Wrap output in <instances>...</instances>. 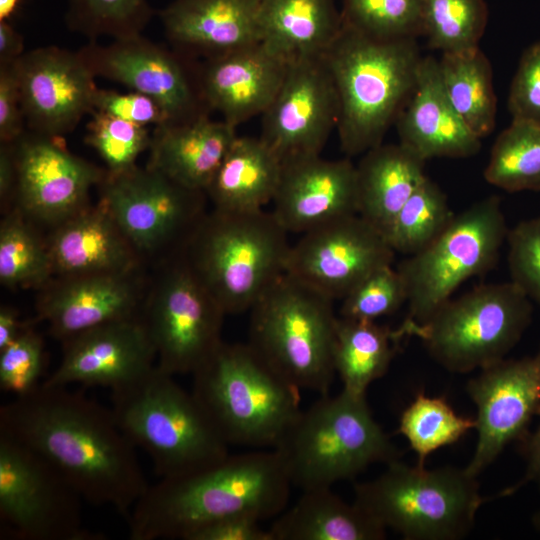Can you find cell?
Returning a JSON list of instances; mask_svg holds the SVG:
<instances>
[{
  "mask_svg": "<svg viewBox=\"0 0 540 540\" xmlns=\"http://www.w3.org/2000/svg\"><path fill=\"white\" fill-rule=\"evenodd\" d=\"M0 434L48 461L83 500L126 519L148 487L112 410L67 387L41 383L1 406Z\"/></svg>",
  "mask_w": 540,
  "mask_h": 540,
  "instance_id": "obj_1",
  "label": "cell"
},
{
  "mask_svg": "<svg viewBox=\"0 0 540 540\" xmlns=\"http://www.w3.org/2000/svg\"><path fill=\"white\" fill-rule=\"evenodd\" d=\"M292 486L275 450L228 454L147 487L127 518L132 540L179 539L234 514L261 521L286 509Z\"/></svg>",
  "mask_w": 540,
  "mask_h": 540,
  "instance_id": "obj_2",
  "label": "cell"
},
{
  "mask_svg": "<svg viewBox=\"0 0 540 540\" xmlns=\"http://www.w3.org/2000/svg\"><path fill=\"white\" fill-rule=\"evenodd\" d=\"M323 57L338 93L341 150L362 155L383 143L412 94L423 58L417 38L379 40L343 24Z\"/></svg>",
  "mask_w": 540,
  "mask_h": 540,
  "instance_id": "obj_3",
  "label": "cell"
},
{
  "mask_svg": "<svg viewBox=\"0 0 540 540\" xmlns=\"http://www.w3.org/2000/svg\"><path fill=\"white\" fill-rule=\"evenodd\" d=\"M272 212L213 209L197 224L181 255L225 314L250 311L285 273L291 244Z\"/></svg>",
  "mask_w": 540,
  "mask_h": 540,
  "instance_id": "obj_4",
  "label": "cell"
},
{
  "mask_svg": "<svg viewBox=\"0 0 540 540\" xmlns=\"http://www.w3.org/2000/svg\"><path fill=\"white\" fill-rule=\"evenodd\" d=\"M192 375V393L228 445L273 449L302 410L301 390L248 343L222 341Z\"/></svg>",
  "mask_w": 540,
  "mask_h": 540,
  "instance_id": "obj_5",
  "label": "cell"
},
{
  "mask_svg": "<svg viewBox=\"0 0 540 540\" xmlns=\"http://www.w3.org/2000/svg\"><path fill=\"white\" fill-rule=\"evenodd\" d=\"M111 399L117 424L149 455L160 479L192 473L229 454V445L192 391L157 365L112 390Z\"/></svg>",
  "mask_w": 540,
  "mask_h": 540,
  "instance_id": "obj_6",
  "label": "cell"
},
{
  "mask_svg": "<svg viewBox=\"0 0 540 540\" xmlns=\"http://www.w3.org/2000/svg\"><path fill=\"white\" fill-rule=\"evenodd\" d=\"M292 484L301 491L352 480L376 463L398 460L399 452L375 421L366 395L341 390L320 395L301 410L273 448Z\"/></svg>",
  "mask_w": 540,
  "mask_h": 540,
  "instance_id": "obj_7",
  "label": "cell"
},
{
  "mask_svg": "<svg viewBox=\"0 0 540 540\" xmlns=\"http://www.w3.org/2000/svg\"><path fill=\"white\" fill-rule=\"evenodd\" d=\"M333 300L284 273L250 309L249 342L280 376L327 394L336 375Z\"/></svg>",
  "mask_w": 540,
  "mask_h": 540,
  "instance_id": "obj_8",
  "label": "cell"
},
{
  "mask_svg": "<svg viewBox=\"0 0 540 540\" xmlns=\"http://www.w3.org/2000/svg\"><path fill=\"white\" fill-rule=\"evenodd\" d=\"M354 502L386 529L408 540H455L472 529L480 506L476 476L465 468L427 470L398 460L355 485Z\"/></svg>",
  "mask_w": 540,
  "mask_h": 540,
  "instance_id": "obj_9",
  "label": "cell"
},
{
  "mask_svg": "<svg viewBox=\"0 0 540 540\" xmlns=\"http://www.w3.org/2000/svg\"><path fill=\"white\" fill-rule=\"evenodd\" d=\"M508 231L501 200L492 195L455 214L434 241L402 260L396 269L409 311L399 333L425 323L462 283L491 271Z\"/></svg>",
  "mask_w": 540,
  "mask_h": 540,
  "instance_id": "obj_10",
  "label": "cell"
},
{
  "mask_svg": "<svg viewBox=\"0 0 540 540\" xmlns=\"http://www.w3.org/2000/svg\"><path fill=\"white\" fill-rule=\"evenodd\" d=\"M531 300L511 281L482 284L445 302L425 323L404 331L419 338L450 372L468 373L502 359L532 319Z\"/></svg>",
  "mask_w": 540,
  "mask_h": 540,
  "instance_id": "obj_11",
  "label": "cell"
},
{
  "mask_svg": "<svg viewBox=\"0 0 540 540\" xmlns=\"http://www.w3.org/2000/svg\"><path fill=\"white\" fill-rule=\"evenodd\" d=\"M225 315L181 254L161 267L139 313L156 365L173 376L192 374L218 347Z\"/></svg>",
  "mask_w": 540,
  "mask_h": 540,
  "instance_id": "obj_12",
  "label": "cell"
},
{
  "mask_svg": "<svg viewBox=\"0 0 540 540\" xmlns=\"http://www.w3.org/2000/svg\"><path fill=\"white\" fill-rule=\"evenodd\" d=\"M83 498L48 461L0 434V522L18 540H100L85 529Z\"/></svg>",
  "mask_w": 540,
  "mask_h": 540,
  "instance_id": "obj_13",
  "label": "cell"
},
{
  "mask_svg": "<svg viewBox=\"0 0 540 540\" xmlns=\"http://www.w3.org/2000/svg\"><path fill=\"white\" fill-rule=\"evenodd\" d=\"M97 187L99 203L140 257L171 246L182 249L207 213L205 192L189 189L147 165L118 173L106 170Z\"/></svg>",
  "mask_w": 540,
  "mask_h": 540,
  "instance_id": "obj_14",
  "label": "cell"
},
{
  "mask_svg": "<svg viewBox=\"0 0 540 540\" xmlns=\"http://www.w3.org/2000/svg\"><path fill=\"white\" fill-rule=\"evenodd\" d=\"M95 77L118 82L152 98L164 110L168 123H182L209 114L200 89L199 66L186 55L170 50L142 34L90 41L78 50Z\"/></svg>",
  "mask_w": 540,
  "mask_h": 540,
  "instance_id": "obj_15",
  "label": "cell"
},
{
  "mask_svg": "<svg viewBox=\"0 0 540 540\" xmlns=\"http://www.w3.org/2000/svg\"><path fill=\"white\" fill-rule=\"evenodd\" d=\"M338 118V93L324 57L295 59L262 114L260 138L282 163L320 155Z\"/></svg>",
  "mask_w": 540,
  "mask_h": 540,
  "instance_id": "obj_16",
  "label": "cell"
},
{
  "mask_svg": "<svg viewBox=\"0 0 540 540\" xmlns=\"http://www.w3.org/2000/svg\"><path fill=\"white\" fill-rule=\"evenodd\" d=\"M395 253L379 230L354 214L303 233L290 247L285 273L334 301L392 265Z\"/></svg>",
  "mask_w": 540,
  "mask_h": 540,
  "instance_id": "obj_17",
  "label": "cell"
},
{
  "mask_svg": "<svg viewBox=\"0 0 540 540\" xmlns=\"http://www.w3.org/2000/svg\"><path fill=\"white\" fill-rule=\"evenodd\" d=\"M17 169L15 207L29 219L58 225L89 203L106 169L72 154L63 138L26 130L14 142Z\"/></svg>",
  "mask_w": 540,
  "mask_h": 540,
  "instance_id": "obj_18",
  "label": "cell"
},
{
  "mask_svg": "<svg viewBox=\"0 0 540 540\" xmlns=\"http://www.w3.org/2000/svg\"><path fill=\"white\" fill-rule=\"evenodd\" d=\"M467 392L477 409L478 438L465 470L477 477L508 444L523 441L532 418L540 416V347L532 356L504 358L481 369Z\"/></svg>",
  "mask_w": 540,
  "mask_h": 540,
  "instance_id": "obj_19",
  "label": "cell"
},
{
  "mask_svg": "<svg viewBox=\"0 0 540 540\" xmlns=\"http://www.w3.org/2000/svg\"><path fill=\"white\" fill-rule=\"evenodd\" d=\"M15 65L27 130L63 138L93 112L96 77L79 51L39 47Z\"/></svg>",
  "mask_w": 540,
  "mask_h": 540,
  "instance_id": "obj_20",
  "label": "cell"
},
{
  "mask_svg": "<svg viewBox=\"0 0 540 540\" xmlns=\"http://www.w3.org/2000/svg\"><path fill=\"white\" fill-rule=\"evenodd\" d=\"M57 368L42 382L118 389L150 371L156 352L140 316L108 322L64 341Z\"/></svg>",
  "mask_w": 540,
  "mask_h": 540,
  "instance_id": "obj_21",
  "label": "cell"
},
{
  "mask_svg": "<svg viewBox=\"0 0 540 540\" xmlns=\"http://www.w3.org/2000/svg\"><path fill=\"white\" fill-rule=\"evenodd\" d=\"M139 270L56 277L41 289L37 320L64 341L99 325L138 316L144 301Z\"/></svg>",
  "mask_w": 540,
  "mask_h": 540,
  "instance_id": "obj_22",
  "label": "cell"
},
{
  "mask_svg": "<svg viewBox=\"0 0 540 540\" xmlns=\"http://www.w3.org/2000/svg\"><path fill=\"white\" fill-rule=\"evenodd\" d=\"M271 203V212L288 233L303 234L357 214L356 165L320 155L285 161Z\"/></svg>",
  "mask_w": 540,
  "mask_h": 540,
  "instance_id": "obj_23",
  "label": "cell"
},
{
  "mask_svg": "<svg viewBox=\"0 0 540 540\" xmlns=\"http://www.w3.org/2000/svg\"><path fill=\"white\" fill-rule=\"evenodd\" d=\"M288 63L261 42L204 59L199 66L203 100L209 111L219 112L222 120L237 128L265 112L283 82Z\"/></svg>",
  "mask_w": 540,
  "mask_h": 540,
  "instance_id": "obj_24",
  "label": "cell"
},
{
  "mask_svg": "<svg viewBox=\"0 0 540 540\" xmlns=\"http://www.w3.org/2000/svg\"><path fill=\"white\" fill-rule=\"evenodd\" d=\"M395 125L399 143L426 161L467 158L481 149V139L452 105L433 56L422 58L412 94Z\"/></svg>",
  "mask_w": 540,
  "mask_h": 540,
  "instance_id": "obj_25",
  "label": "cell"
},
{
  "mask_svg": "<svg viewBox=\"0 0 540 540\" xmlns=\"http://www.w3.org/2000/svg\"><path fill=\"white\" fill-rule=\"evenodd\" d=\"M261 0H172L160 10L174 48L204 59L260 43Z\"/></svg>",
  "mask_w": 540,
  "mask_h": 540,
  "instance_id": "obj_26",
  "label": "cell"
},
{
  "mask_svg": "<svg viewBox=\"0 0 540 540\" xmlns=\"http://www.w3.org/2000/svg\"><path fill=\"white\" fill-rule=\"evenodd\" d=\"M46 241L56 277L139 270L141 257L99 202L54 226Z\"/></svg>",
  "mask_w": 540,
  "mask_h": 540,
  "instance_id": "obj_27",
  "label": "cell"
},
{
  "mask_svg": "<svg viewBox=\"0 0 540 540\" xmlns=\"http://www.w3.org/2000/svg\"><path fill=\"white\" fill-rule=\"evenodd\" d=\"M236 127L201 115L182 123L155 126L147 166L192 190L209 186L237 138Z\"/></svg>",
  "mask_w": 540,
  "mask_h": 540,
  "instance_id": "obj_28",
  "label": "cell"
},
{
  "mask_svg": "<svg viewBox=\"0 0 540 540\" xmlns=\"http://www.w3.org/2000/svg\"><path fill=\"white\" fill-rule=\"evenodd\" d=\"M356 165L357 214L386 234L409 197L427 177L426 160L398 144H379Z\"/></svg>",
  "mask_w": 540,
  "mask_h": 540,
  "instance_id": "obj_29",
  "label": "cell"
},
{
  "mask_svg": "<svg viewBox=\"0 0 540 540\" xmlns=\"http://www.w3.org/2000/svg\"><path fill=\"white\" fill-rule=\"evenodd\" d=\"M342 27L335 0H261L260 42L288 62L324 56Z\"/></svg>",
  "mask_w": 540,
  "mask_h": 540,
  "instance_id": "obj_30",
  "label": "cell"
},
{
  "mask_svg": "<svg viewBox=\"0 0 540 540\" xmlns=\"http://www.w3.org/2000/svg\"><path fill=\"white\" fill-rule=\"evenodd\" d=\"M281 172L282 161L260 137L237 136L206 195L218 211L262 210L272 202Z\"/></svg>",
  "mask_w": 540,
  "mask_h": 540,
  "instance_id": "obj_31",
  "label": "cell"
},
{
  "mask_svg": "<svg viewBox=\"0 0 540 540\" xmlns=\"http://www.w3.org/2000/svg\"><path fill=\"white\" fill-rule=\"evenodd\" d=\"M273 540H382L386 528L331 487L302 491L269 527Z\"/></svg>",
  "mask_w": 540,
  "mask_h": 540,
  "instance_id": "obj_32",
  "label": "cell"
},
{
  "mask_svg": "<svg viewBox=\"0 0 540 540\" xmlns=\"http://www.w3.org/2000/svg\"><path fill=\"white\" fill-rule=\"evenodd\" d=\"M403 338L397 329L376 321L338 317L334 368L342 389L366 395L368 387L383 377L399 351Z\"/></svg>",
  "mask_w": 540,
  "mask_h": 540,
  "instance_id": "obj_33",
  "label": "cell"
},
{
  "mask_svg": "<svg viewBox=\"0 0 540 540\" xmlns=\"http://www.w3.org/2000/svg\"><path fill=\"white\" fill-rule=\"evenodd\" d=\"M438 67L444 89L461 118L480 139L490 135L496 124L497 98L487 56L479 47L442 53Z\"/></svg>",
  "mask_w": 540,
  "mask_h": 540,
  "instance_id": "obj_34",
  "label": "cell"
},
{
  "mask_svg": "<svg viewBox=\"0 0 540 540\" xmlns=\"http://www.w3.org/2000/svg\"><path fill=\"white\" fill-rule=\"evenodd\" d=\"M54 278L47 246L17 207L0 224V282L3 286L42 289Z\"/></svg>",
  "mask_w": 540,
  "mask_h": 540,
  "instance_id": "obj_35",
  "label": "cell"
},
{
  "mask_svg": "<svg viewBox=\"0 0 540 540\" xmlns=\"http://www.w3.org/2000/svg\"><path fill=\"white\" fill-rule=\"evenodd\" d=\"M483 175L510 193L540 191V127L512 120L492 145Z\"/></svg>",
  "mask_w": 540,
  "mask_h": 540,
  "instance_id": "obj_36",
  "label": "cell"
},
{
  "mask_svg": "<svg viewBox=\"0 0 540 540\" xmlns=\"http://www.w3.org/2000/svg\"><path fill=\"white\" fill-rule=\"evenodd\" d=\"M454 215L446 194L426 177L394 218L386 239L395 252L413 255L434 241Z\"/></svg>",
  "mask_w": 540,
  "mask_h": 540,
  "instance_id": "obj_37",
  "label": "cell"
},
{
  "mask_svg": "<svg viewBox=\"0 0 540 540\" xmlns=\"http://www.w3.org/2000/svg\"><path fill=\"white\" fill-rule=\"evenodd\" d=\"M487 22L485 0H422L421 36L442 53L479 47Z\"/></svg>",
  "mask_w": 540,
  "mask_h": 540,
  "instance_id": "obj_38",
  "label": "cell"
},
{
  "mask_svg": "<svg viewBox=\"0 0 540 540\" xmlns=\"http://www.w3.org/2000/svg\"><path fill=\"white\" fill-rule=\"evenodd\" d=\"M476 420L458 415L442 397H428L419 392L402 412L398 432L409 442L424 466L432 452L460 440Z\"/></svg>",
  "mask_w": 540,
  "mask_h": 540,
  "instance_id": "obj_39",
  "label": "cell"
},
{
  "mask_svg": "<svg viewBox=\"0 0 540 540\" xmlns=\"http://www.w3.org/2000/svg\"><path fill=\"white\" fill-rule=\"evenodd\" d=\"M152 14L148 0H67L66 22L90 41L119 39L142 34Z\"/></svg>",
  "mask_w": 540,
  "mask_h": 540,
  "instance_id": "obj_40",
  "label": "cell"
},
{
  "mask_svg": "<svg viewBox=\"0 0 540 540\" xmlns=\"http://www.w3.org/2000/svg\"><path fill=\"white\" fill-rule=\"evenodd\" d=\"M422 0H343V24L374 39L422 35Z\"/></svg>",
  "mask_w": 540,
  "mask_h": 540,
  "instance_id": "obj_41",
  "label": "cell"
},
{
  "mask_svg": "<svg viewBox=\"0 0 540 540\" xmlns=\"http://www.w3.org/2000/svg\"><path fill=\"white\" fill-rule=\"evenodd\" d=\"M87 123L85 143L101 157L110 173L136 166V160L149 149L151 133L146 126L93 111Z\"/></svg>",
  "mask_w": 540,
  "mask_h": 540,
  "instance_id": "obj_42",
  "label": "cell"
},
{
  "mask_svg": "<svg viewBox=\"0 0 540 540\" xmlns=\"http://www.w3.org/2000/svg\"><path fill=\"white\" fill-rule=\"evenodd\" d=\"M407 302L404 281L392 265L377 268L361 280L343 299L340 317L376 321Z\"/></svg>",
  "mask_w": 540,
  "mask_h": 540,
  "instance_id": "obj_43",
  "label": "cell"
},
{
  "mask_svg": "<svg viewBox=\"0 0 540 540\" xmlns=\"http://www.w3.org/2000/svg\"><path fill=\"white\" fill-rule=\"evenodd\" d=\"M45 351L42 337L27 324L18 337L0 350V388L22 396L42 382Z\"/></svg>",
  "mask_w": 540,
  "mask_h": 540,
  "instance_id": "obj_44",
  "label": "cell"
},
{
  "mask_svg": "<svg viewBox=\"0 0 540 540\" xmlns=\"http://www.w3.org/2000/svg\"><path fill=\"white\" fill-rule=\"evenodd\" d=\"M506 241L510 281L540 305V216L509 229Z\"/></svg>",
  "mask_w": 540,
  "mask_h": 540,
  "instance_id": "obj_45",
  "label": "cell"
},
{
  "mask_svg": "<svg viewBox=\"0 0 540 540\" xmlns=\"http://www.w3.org/2000/svg\"><path fill=\"white\" fill-rule=\"evenodd\" d=\"M508 109L512 120L540 127V41L522 54L512 79Z\"/></svg>",
  "mask_w": 540,
  "mask_h": 540,
  "instance_id": "obj_46",
  "label": "cell"
},
{
  "mask_svg": "<svg viewBox=\"0 0 540 540\" xmlns=\"http://www.w3.org/2000/svg\"><path fill=\"white\" fill-rule=\"evenodd\" d=\"M93 111L103 112L138 125L159 126L168 123L164 110L152 98L131 91L120 93L98 88L94 97Z\"/></svg>",
  "mask_w": 540,
  "mask_h": 540,
  "instance_id": "obj_47",
  "label": "cell"
},
{
  "mask_svg": "<svg viewBox=\"0 0 540 540\" xmlns=\"http://www.w3.org/2000/svg\"><path fill=\"white\" fill-rule=\"evenodd\" d=\"M26 123L15 62L0 65V143H14Z\"/></svg>",
  "mask_w": 540,
  "mask_h": 540,
  "instance_id": "obj_48",
  "label": "cell"
},
{
  "mask_svg": "<svg viewBox=\"0 0 540 540\" xmlns=\"http://www.w3.org/2000/svg\"><path fill=\"white\" fill-rule=\"evenodd\" d=\"M261 522L248 514H234L203 526L188 540H273Z\"/></svg>",
  "mask_w": 540,
  "mask_h": 540,
  "instance_id": "obj_49",
  "label": "cell"
},
{
  "mask_svg": "<svg viewBox=\"0 0 540 540\" xmlns=\"http://www.w3.org/2000/svg\"><path fill=\"white\" fill-rule=\"evenodd\" d=\"M520 443L527 463L525 475L514 486L505 489L500 496H509L529 482H535L540 489V425ZM535 523L540 529V512L536 515Z\"/></svg>",
  "mask_w": 540,
  "mask_h": 540,
  "instance_id": "obj_50",
  "label": "cell"
},
{
  "mask_svg": "<svg viewBox=\"0 0 540 540\" xmlns=\"http://www.w3.org/2000/svg\"><path fill=\"white\" fill-rule=\"evenodd\" d=\"M17 169L14 143H0V200L4 213L12 209L16 198Z\"/></svg>",
  "mask_w": 540,
  "mask_h": 540,
  "instance_id": "obj_51",
  "label": "cell"
},
{
  "mask_svg": "<svg viewBox=\"0 0 540 540\" xmlns=\"http://www.w3.org/2000/svg\"><path fill=\"white\" fill-rule=\"evenodd\" d=\"M24 53L23 37L9 21H0V65L13 63Z\"/></svg>",
  "mask_w": 540,
  "mask_h": 540,
  "instance_id": "obj_52",
  "label": "cell"
},
{
  "mask_svg": "<svg viewBox=\"0 0 540 540\" xmlns=\"http://www.w3.org/2000/svg\"><path fill=\"white\" fill-rule=\"evenodd\" d=\"M27 324L20 320L15 309L2 306L0 308V350L11 344Z\"/></svg>",
  "mask_w": 540,
  "mask_h": 540,
  "instance_id": "obj_53",
  "label": "cell"
},
{
  "mask_svg": "<svg viewBox=\"0 0 540 540\" xmlns=\"http://www.w3.org/2000/svg\"><path fill=\"white\" fill-rule=\"evenodd\" d=\"M20 5V0H0V21H9Z\"/></svg>",
  "mask_w": 540,
  "mask_h": 540,
  "instance_id": "obj_54",
  "label": "cell"
}]
</instances>
